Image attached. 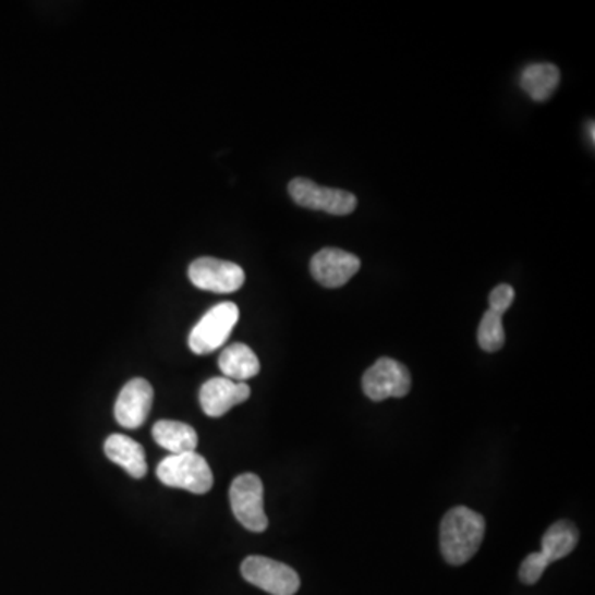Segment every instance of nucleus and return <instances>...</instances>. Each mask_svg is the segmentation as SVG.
Here are the masks:
<instances>
[{
	"label": "nucleus",
	"mask_w": 595,
	"mask_h": 595,
	"mask_svg": "<svg viewBox=\"0 0 595 595\" xmlns=\"http://www.w3.org/2000/svg\"><path fill=\"white\" fill-rule=\"evenodd\" d=\"M189 278L198 290L212 293H233L245 283V271L232 262L219 258L203 257L192 262Z\"/></svg>",
	"instance_id": "0eeeda50"
},
{
	"label": "nucleus",
	"mask_w": 595,
	"mask_h": 595,
	"mask_svg": "<svg viewBox=\"0 0 595 595\" xmlns=\"http://www.w3.org/2000/svg\"><path fill=\"white\" fill-rule=\"evenodd\" d=\"M291 198L305 209L321 210L331 216H350L356 210V195L341 189L323 187L305 178H296L288 185Z\"/></svg>",
	"instance_id": "39448f33"
},
{
	"label": "nucleus",
	"mask_w": 595,
	"mask_h": 595,
	"mask_svg": "<svg viewBox=\"0 0 595 595\" xmlns=\"http://www.w3.org/2000/svg\"><path fill=\"white\" fill-rule=\"evenodd\" d=\"M514 302V290L510 284H500L489 293V308L495 312L507 313Z\"/></svg>",
	"instance_id": "6ab92c4d"
},
{
	"label": "nucleus",
	"mask_w": 595,
	"mask_h": 595,
	"mask_svg": "<svg viewBox=\"0 0 595 595\" xmlns=\"http://www.w3.org/2000/svg\"><path fill=\"white\" fill-rule=\"evenodd\" d=\"M548 559L544 558L541 552H533L524 559L523 564L520 568V581L526 585L536 584L539 581L541 575L548 569Z\"/></svg>",
	"instance_id": "a211bd4d"
},
{
	"label": "nucleus",
	"mask_w": 595,
	"mask_h": 595,
	"mask_svg": "<svg viewBox=\"0 0 595 595\" xmlns=\"http://www.w3.org/2000/svg\"><path fill=\"white\" fill-rule=\"evenodd\" d=\"M153 437L162 449L172 456L195 452L197 449V432L191 425L178 421H159L153 427Z\"/></svg>",
	"instance_id": "4468645a"
},
{
	"label": "nucleus",
	"mask_w": 595,
	"mask_h": 595,
	"mask_svg": "<svg viewBox=\"0 0 595 595\" xmlns=\"http://www.w3.org/2000/svg\"><path fill=\"white\" fill-rule=\"evenodd\" d=\"M158 478L171 488L206 495L214 485L212 470L203 456L195 452L169 456L158 465Z\"/></svg>",
	"instance_id": "f03ea898"
},
{
	"label": "nucleus",
	"mask_w": 595,
	"mask_h": 595,
	"mask_svg": "<svg viewBox=\"0 0 595 595\" xmlns=\"http://www.w3.org/2000/svg\"><path fill=\"white\" fill-rule=\"evenodd\" d=\"M105 453L111 462L126 470L133 478H143L147 472L146 453L141 444L126 435H110L105 441Z\"/></svg>",
	"instance_id": "f8f14e48"
},
{
	"label": "nucleus",
	"mask_w": 595,
	"mask_h": 595,
	"mask_svg": "<svg viewBox=\"0 0 595 595\" xmlns=\"http://www.w3.org/2000/svg\"><path fill=\"white\" fill-rule=\"evenodd\" d=\"M594 123H591V139H592V143H594Z\"/></svg>",
	"instance_id": "aec40b11"
},
{
	"label": "nucleus",
	"mask_w": 595,
	"mask_h": 595,
	"mask_svg": "<svg viewBox=\"0 0 595 595\" xmlns=\"http://www.w3.org/2000/svg\"><path fill=\"white\" fill-rule=\"evenodd\" d=\"M243 579L271 595H294L302 585L300 575L290 568L264 556H251L242 562Z\"/></svg>",
	"instance_id": "423d86ee"
},
{
	"label": "nucleus",
	"mask_w": 595,
	"mask_h": 595,
	"mask_svg": "<svg viewBox=\"0 0 595 595\" xmlns=\"http://www.w3.org/2000/svg\"><path fill=\"white\" fill-rule=\"evenodd\" d=\"M411 373L397 361L382 357L367 369L363 389L371 401H386L389 397H405L411 390Z\"/></svg>",
	"instance_id": "6e6552de"
},
{
	"label": "nucleus",
	"mask_w": 595,
	"mask_h": 595,
	"mask_svg": "<svg viewBox=\"0 0 595 595\" xmlns=\"http://www.w3.org/2000/svg\"><path fill=\"white\" fill-rule=\"evenodd\" d=\"M230 505L236 521L252 533H264L268 518L264 508V483L254 473H243L230 486Z\"/></svg>",
	"instance_id": "20e7f679"
},
{
	"label": "nucleus",
	"mask_w": 595,
	"mask_h": 595,
	"mask_svg": "<svg viewBox=\"0 0 595 595\" xmlns=\"http://www.w3.org/2000/svg\"><path fill=\"white\" fill-rule=\"evenodd\" d=\"M478 344L486 353H496L505 344L503 313L489 308L478 328Z\"/></svg>",
	"instance_id": "f3484780"
},
{
	"label": "nucleus",
	"mask_w": 595,
	"mask_h": 595,
	"mask_svg": "<svg viewBox=\"0 0 595 595\" xmlns=\"http://www.w3.org/2000/svg\"><path fill=\"white\" fill-rule=\"evenodd\" d=\"M153 397H155V392H153L151 384L141 377L131 379L121 389L117 404H114V417H117L118 424L121 427L130 428V430L139 428L151 412Z\"/></svg>",
	"instance_id": "1a4fd4ad"
},
{
	"label": "nucleus",
	"mask_w": 595,
	"mask_h": 595,
	"mask_svg": "<svg viewBox=\"0 0 595 595\" xmlns=\"http://www.w3.org/2000/svg\"><path fill=\"white\" fill-rule=\"evenodd\" d=\"M219 367L227 379L245 382L260 373V361L248 345L235 342L220 354Z\"/></svg>",
	"instance_id": "ddd939ff"
},
{
	"label": "nucleus",
	"mask_w": 595,
	"mask_h": 595,
	"mask_svg": "<svg viewBox=\"0 0 595 595\" xmlns=\"http://www.w3.org/2000/svg\"><path fill=\"white\" fill-rule=\"evenodd\" d=\"M578 543V527L569 521H558L544 533L539 552L548 559L549 564H552V562L571 555Z\"/></svg>",
	"instance_id": "2eb2a0df"
},
{
	"label": "nucleus",
	"mask_w": 595,
	"mask_h": 595,
	"mask_svg": "<svg viewBox=\"0 0 595 595\" xmlns=\"http://www.w3.org/2000/svg\"><path fill=\"white\" fill-rule=\"evenodd\" d=\"M239 316V306L235 303H220L209 309L189 335L187 342L192 353L203 356L219 350L232 335Z\"/></svg>",
	"instance_id": "7ed1b4c3"
},
{
	"label": "nucleus",
	"mask_w": 595,
	"mask_h": 595,
	"mask_svg": "<svg viewBox=\"0 0 595 595\" xmlns=\"http://www.w3.org/2000/svg\"><path fill=\"white\" fill-rule=\"evenodd\" d=\"M248 397H251V387L245 382H235L227 377H214L201 387L198 401L209 417L217 418L226 415L235 405L245 402Z\"/></svg>",
	"instance_id": "9b49d317"
},
{
	"label": "nucleus",
	"mask_w": 595,
	"mask_h": 595,
	"mask_svg": "<svg viewBox=\"0 0 595 595\" xmlns=\"http://www.w3.org/2000/svg\"><path fill=\"white\" fill-rule=\"evenodd\" d=\"M485 537V520L470 508L459 507L445 514L440 524V549L452 566L469 562L478 552Z\"/></svg>",
	"instance_id": "f257e3e1"
},
{
	"label": "nucleus",
	"mask_w": 595,
	"mask_h": 595,
	"mask_svg": "<svg viewBox=\"0 0 595 595\" xmlns=\"http://www.w3.org/2000/svg\"><path fill=\"white\" fill-rule=\"evenodd\" d=\"M360 268L361 260L356 255L339 248H323L309 264L313 278L325 288L344 287Z\"/></svg>",
	"instance_id": "9d476101"
},
{
	"label": "nucleus",
	"mask_w": 595,
	"mask_h": 595,
	"mask_svg": "<svg viewBox=\"0 0 595 595\" xmlns=\"http://www.w3.org/2000/svg\"><path fill=\"white\" fill-rule=\"evenodd\" d=\"M561 82V72L551 63H536L530 65L521 75V86L534 101H546Z\"/></svg>",
	"instance_id": "dca6fc26"
}]
</instances>
